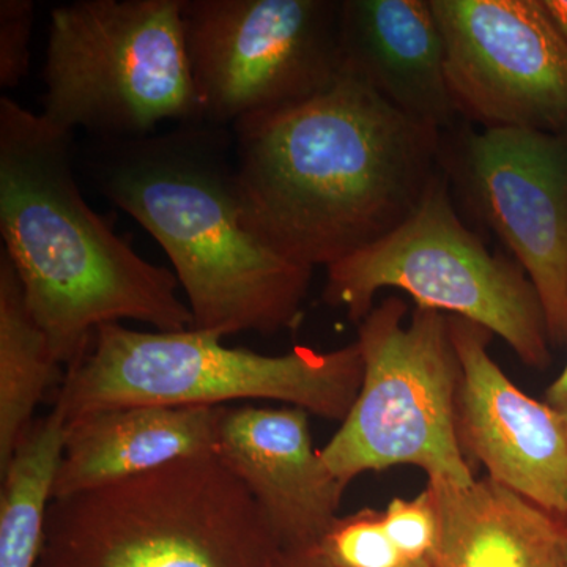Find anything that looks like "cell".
Instances as JSON below:
<instances>
[{
    "instance_id": "cell-18",
    "label": "cell",
    "mask_w": 567,
    "mask_h": 567,
    "mask_svg": "<svg viewBox=\"0 0 567 567\" xmlns=\"http://www.w3.org/2000/svg\"><path fill=\"white\" fill-rule=\"evenodd\" d=\"M65 425L58 409L33 421L0 472V567H39Z\"/></svg>"
},
{
    "instance_id": "cell-19",
    "label": "cell",
    "mask_w": 567,
    "mask_h": 567,
    "mask_svg": "<svg viewBox=\"0 0 567 567\" xmlns=\"http://www.w3.org/2000/svg\"><path fill=\"white\" fill-rule=\"evenodd\" d=\"M319 550L334 567H405L409 563L391 543L383 511H357L339 516L320 540Z\"/></svg>"
},
{
    "instance_id": "cell-10",
    "label": "cell",
    "mask_w": 567,
    "mask_h": 567,
    "mask_svg": "<svg viewBox=\"0 0 567 567\" xmlns=\"http://www.w3.org/2000/svg\"><path fill=\"white\" fill-rule=\"evenodd\" d=\"M443 134L447 182L509 249L539 295L551 346L567 347V130Z\"/></svg>"
},
{
    "instance_id": "cell-6",
    "label": "cell",
    "mask_w": 567,
    "mask_h": 567,
    "mask_svg": "<svg viewBox=\"0 0 567 567\" xmlns=\"http://www.w3.org/2000/svg\"><path fill=\"white\" fill-rule=\"evenodd\" d=\"M43 115L104 142L159 123H203L186 50L183 0H78L51 11Z\"/></svg>"
},
{
    "instance_id": "cell-4",
    "label": "cell",
    "mask_w": 567,
    "mask_h": 567,
    "mask_svg": "<svg viewBox=\"0 0 567 567\" xmlns=\"http://www.w3.org/2000/svg\"><path fill=\"white\" fill-rule=\"evenodd\" d=\"M262 509L216 454L52 498L39 567H275Z\"/></svg>"
},
{
    "instance_id": "cell-23",
    "label": "cell",
    "mask_w": 567,
    "mask_h": 567,
    "mask_svg": "<svg viewBox=\"0 0 567 567\" xmlns=\"http://www.w3.org/2000/svg\"><path fill=\"white\" fill-rule=\"evenodd\" d=\"M546 404L561 416L567 425V364L546 391Z\"/></svg>"
},
{
    "instance_id": "cell-20",
    "label": "cell",
    "mask_w": 567,
    "mask_h": 567,
    "mask_svg": "<svg viewBox=\"0 0 567 567\" xmlns=\"http://www.w3.org/2000/svg\"><path fill=\"white\" fill-rule=\"evenodd\" d=\"M383 525L391 543L406 563L429 559L440 535V514L431 488L415 498H394L383 511Z\"/></svg>"
},
{
    "instance_id": "cell-21",
    "label": "cell",
    "mask_w": 567,
    "mask_h": 567,
    "mask_svg": "<svg viewBox=\"0 0 567 567\" xmlns=\"http://www.w3.org/2000/svg\"><path fill=\"white\" fill-rule=\"evenodd\" d=\"M35 3L32 0L0 2V85L13 89L28 76Z\"/></svg>"
},
{
    "instance_id": "cell-15",
    "label": "cell",
    "mask_w": 567,
    "mask_h": 567,
    "mask_svg": "<svg viewBox=\"0 0 567 567\" xmlns=\"http://www.w3.org/2000/svg\"><path fill=\"white\" fill-rule=\"evenodd\" d=\"M224 406H112L70 417L54 498L216 454Z\"/></svg>"
},
{
    "instance_id": "cell-9",
    "label": "cell",
    "mask_w": 567,
    "mask_h": 567,
    "mask_svg": "<svg viewBox=\"0 0 567 567\" xmlns=\"http://www.w3.org/2000/svg\"><path fill=\"white\" fill-rule=\"evenodd\" d=\"M342 0H183L205 125L315 99L341 76Z\"/></svg>"
},
{
    "instance_id": "cell-25",
    "label": "cell",
    "mask_w": 567,
    "mask_h": 567,
    "mask_svg": "<svg viewBox=\"0 0 567 567\" xmlns=\"http://www.w3.org/2000/svg\"><path fill=\"white\" fill-rule=\"evenodd\" d=\"M561 567H567V529H566L565 540H563Z\"/></svg>"
},
{
    "instance_id": "cell-17",
    "label": "cell",
    "mask_w": 567,
    "mask_h": 567,
    "mask_svg": "<svg viewBox=\"0 0 567 567\" xmlns=\"http://www.w3.org/2000/svg\"><path fill=\"white\" fill-rule=\"evenodd\" d=\"M50 341L25 303L7 252L0 251V472L9 465L33 413L61 371Z\"/></svg>"
},
{
    "instance_id": "cell-1",
    "label": "cell",
    "mask_w": 567,
    "mask_h": 567,
    "mask_svg": "<svg viewBox=\"0 0 567 567\" xmlns=\"http://www.w3.org/2000/svg\"><path fill=\"white\" fill-rule=\"evenodd\" d=\"M230 128L241 221L311 270L398 229L442 169L443 133L344 70L315 99Z\"/></svg>"
},
{
    "instance_id": "cell-3",
    "label": "cell",
    "mask_w": 567,
    "mask_h": 567,
    "mask_svg": "<svg viewBox=\"0 0 567 567\" xmlns=\"http://www.w3.org/2000/svg\"><path fill=\"white\" fill-rule=\"evenodd\" d=\"M104 145L96 183L162 245L194 330L226 338L298 327L315 270L279 256L246 229L221 128L182 125Z\"/></svg>"
},
{
    "instance_id": "cell-24",
    "label": "cell",
    "mask_w": 567,
    "mask_h": 567,
    "mask_svg": "<svg viewBox=\"0 0 567 567\" xmlns=\"http://www.w3.org/2000/svg\"><path fill=\"white\" fill-rule=\"evenodd\" d=\"M548 17L567 40V0H540Z\"/></svg>"
},
{
    "instance_id": "cell-22",
    "label": "cell",
    "mask_w": 567,
    "mask_h": 567,
    "mask_svg": "<svg viewBox=\"0 0 567 567\" xmlns=\"http://www.w3.org/2000/svg\"><path fill=\"white\" fill-rule=\"evenodd\" d=\"M275 567H334L319 547L306 550H279Z\"/></svg>"
},
{
    "instance_id": "cell-5",
    "label": "cell",
    "mask_w": 567,
    "mask_h": 567,
    "mask_svg": "<svg viewBox=\"0 0 567 567\" xmlns=\"http://www.w3.org/2000/svg\"><path fill=\"white\" fill-rule=\"evenodd\" d=\"M361 382L357 342L330 352L295 347L262 354L224 346L221 336L194 328L137 331L107 323L66 369L54 409L70 420L112 406H226L267 399L342 423Z\"/></svg>"
},
{
    "instance_id": "cell-8",
    "label": "cell",
    "mask_w": 567,
    "mask_h": 567,
    "mask_svg": "<svg viewBox=\"0 0 567 567\" xmlns=\"http://www.w3.org/2000/svg\"><path fill=\"white\" fill-rule=\"evenodd\" d=\"M327 271L323 300L344 308L357 324L380 290L398 289L416 308L487 328L529 368L551 363L554 346L535 286L516 260L488 251L458 218L443 169L404 224Z\"/></svg>"
},
{
    "instance_id": "cell-11",
    "label": "cell",
    "mask_w": 567,
    "mask_h": 567,
    "mask_svg": "<svg viewBox=\"0 0 567 567\" xmlns=\"http://www.w3.org/2000/svg\"><path fill=\"white\" fill-rule=\"evenodd\" d=\"M451 95L483 128L567 130V40L540 0H429Z\"/></svg>"
},
{
    "instance_id": "cell-14",
    "label": "cell",
    "mask_w": 567,
    "mask_h": 567,
    "mask_svg": "<svg viewBox=\"0 0 567 567\" xmlns=\"http://www.w3.org/2000/svg\"><path fill=\"white\" fill-rule=\"evenodd\" d=\"M341 51L342 70L395 110L442 133L456 128L445 41L429 0H342Z\"/></svg>"
},
{
    "instance_id": "cell-7",
    "label": "cell",
    "mask_w": 567,
    "mask_h": 567,
    "mask_svg": "<svg viewBox=\"0 0 567 567\" xmlns=\"http://www.w3.org/2000/svg\"><path fill=\"white\" fill-rule=\"evenodd\" d=\"M383 298L358 323L363 358L360 393L333 439L320 450L344 486L365 472L398 465L429 480L466 486L476 480L457 423L462 365L442 312Z\"/></svg>"
},
{
    "instance_id": "cell-12",
    "label": "cell",
    "mask_w": 567,
    "mask_h": 567,
    "mask_svg": "<svg viewBox=\"0 0 567 567\" xmlns=\"http://www.w3.org/2000/svg\"><path fill=\"white\" fill-rule=\"evenodd\" d=\"M462 365L457 423L465 456L487 477L567 525V425L529 398L488 352L487 328L447 316Z\"/></svg>"
},
{
    "instance_id": "cell-26",
    "label": "cell",
    "mask_w": 567,
    "mask_h": 567,
    "mask_svg": "<svg viewBox=\"0 0 567 567\" xmlns=\"http://www.w3.org/2000/svg\"><path fill=\"white\" fill-rule=\"evenodd\" d=\"M405 567H432L429 559H420V561L409 563Z\"/></svg>"
},
{
    "instance_id": "cell-16",
    "label": "cell",
    "mask_w": 567,
    "mask_h": 567,
    "mask_svg": "<svg viewBox=\"0 0 567 567\" xmlns=\"http://www.w3.org/2000/svg\"><path fill=\"white\" fill-rule=\"evenodd\" d=\"M440 514L432 567H561L567 525L491 477L429 480Z\"/></svg>"
},
{
    "instance_id": "cell-2",
    "label": "cell",
    "mask_w": 567,
    "mask_h": 567,
    "mask_svg": "<svg viewBox=\"0 0 567 567\" xmlns=\"http://www.w3.org/2000/svg\"><path fill=\"white\" fill-rule=\"evenodd\" d=\"M73 134L0 99V234L29 311L59 363L87 352L96 328L122 320L193 328L177 276L125 244L80 192Z\"/></svg>"
},
{
    "instance_id": "cell-13",
    "label": "cell",
    "mask_w": 567,
    "mask_h": 567,
    "mask_svg": "<svg viewBox=\"0 0 567 567\" xmlns=\"http://www.w3.org/2000/svg\"><path fill=\"white\" fill-rule=\"evenodd\" d=\"M216 456L256 499L279 550L319 547L339 517L347 487L316 450L308 412L226 405Z\"/></svg>"
}]
</instances>
